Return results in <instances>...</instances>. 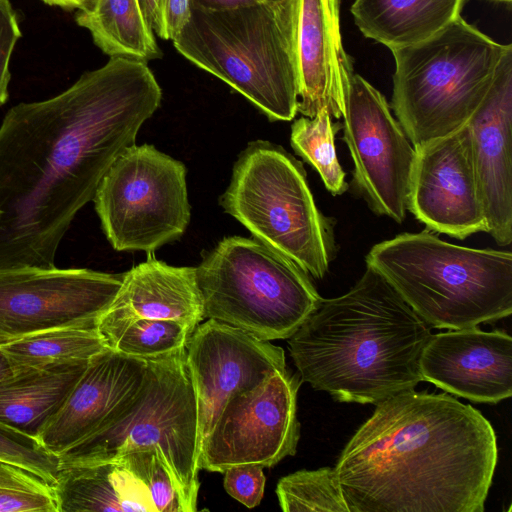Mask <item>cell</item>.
I'll return each instance as SVG.
<instances>
[{
	"mask_svg": "<svg viewBox=\"0 0 512 512\" xmlns=\"http://www.w3.org/2000/svg\"><path fill=\"white\" fill-rule=\"evenodd\" d=\"M327 109L314 117H300L291 127L290 143L294 151L319 173L325 187L333 195L348 189L346 174L338 161L334 144L335 134L342 128L333 123Z\"/></svg>",
	"mask_w": 512,
	"mask_h": 512,
	"instance_id": "obj_26",
	"label": "cell"
},
{
	"mask_svg": "<svg viewBox=\"0 0 512 512\" xmlns=\"http://www.w3.org/2000/svg\"><path fill=\"white\" fill-rule=\"evenodd\" d=\"M147 360L144 385L114 420L58 455L60 466L107 461L158 448L189 512L197 510L200 442L185 347Z\"/></svg>",
	"mask_w": 512,
	"mask_h": 512,
	"instance_id": "obj_8",
	"label": "cell"
},
{
	"mask_svg": "<svg viewBox=\"0 0 512 512\" xmlns=\"http://www.w3.org/2000/svg\"><path fill=\"white\" fill-rule=\"evenodd\" d=\"M276 494L285 512H350L335 467L288 474L279 480Z\"/></svg>",
	"mask_w": 512,
	"mask_h": 512,
	"instance_id": "obj_27",
	"label": "cell"
},
{
	"mask_svg": "<svg viewBox=\"0 0 512 512\" xmlns=\"http://www.w3.org/2000/svg\"><path fill=\"white\" fill-rule=\"evenodd\" d=\"M175 320L195 329L204 320L195 267H176L149 257L124 273L122 285L99 319Z\"/></svg>",
	"mask_w": 512,
	"mask_h": 512,
	"instance_id": "obj_21",
	"label": "cell"
},
{
	"mask_svg": "<svg viewBox=\"0 0 512 512\" xmlns=\"http://www.w3.org/2000/svg\"><path fill=\"white\" fill-rule=\"evenodd\" d=\"M297 112L312 118L327 109L342 117L345 90L353 71L340 32V0H298Z\"/></svg>",
	"mask_w": 512,
	"mask_h": 512,
	"instance_id": "obj_19",
	"label": "cell"
},
{
	"mask_svg": "<svg viewBox=\"0 0 512 512\" xmlns=\"http://www.w3.org/2000/svg\"><path fill=\"white\" fill-rule=\"evenodd\" d=\"M14 374L16 373L12 363L0 347V381L13 376Z\"/></svg>",
	"mask_w": 512,
	"mask_h": 512,
	"instance_id": "obj_36",
	"label": "cell"
},
{
	"mask_svg": "<svg viewBox=\"0 0 512 512\" xmlns=\"http://www.w3.org/2000/svg\"><path fill=\"white\" fill-rule=\"evenodd\" d=\"M511 44L461 16L434 36L392 48V109L413 147L465 125L484 100Z\"/></svg>",
	"mask_w": 512,
	"mask_h": 512,
	"instance_id": "obj_6",
	"label": "cell"
},
{
	"mask_svg": "<svg viewBox=\"0 0 512 512\" xmlns=\"http://www.w3.org/2000/svg\"><path fill=\"white\" fill-rule=\"evenodd\" d=\"M430 326L372 267L345 294L322 298L288 338L302 382L335 401L374 404L423 381Z\"/></svg>",
	"mask_w": 512,
	"mask_h": 512,
	"instance_id": "obj_3",
	"label": "cell"
},
{
	"mask_svg": "<svg viewBox=\"0 0 512 512\" xmlns=\"http://www.w3.org/2000/svg\"><path fill=\"white\" fill-rule=\"evenodd\" d=\"M342 117L358 192L376 214L401 223L407 212L415 148L386 98L354 72L345 90Z\"/></svg>",
	"mask_w": 512,
	"mask_h": 512,
	"instance_id": "obj_13",
	"label": "cell"
},
{
	"mask_svg": "<svg viewBox=\"0 0 512 512\" xmlns=\"http://www.w3.org/2000/svg\"><path fill=\"white\" fill-rule=\"evenodd\" d=\"M88 362L27 370L0 381V423L38 439Z\"/></svg>",
	"mask_w": 512,
	"mask_h": 512,
	"instance_id": "obj_23",
	"label": "cell"
},
{
	"mask_svg": "<svg viewBox=\"0 0 512 512\" xmlns=\"http://www.w3.org/2000/svg\"><path fill=\"white\" fill-rule=\"evenodd\" d=\"M163 463L158 448L99 462L60 466L52 485L58 512H156L149 493Z\"/></svg>",
	"mask_w": 512,
	"mask_h": 512,
	"instance_id": "obj_20",
	"label": "cell"
},
{
	"mask_svg": "<svg viewBox=\"0 0 512 512\" xmlns=\"http://www.w3.org/2000/svg\"><path fill=\"white\" fill-rule=\"evenodd\" d=\"M219 202L255 239L308 275L325 276L335 253L332 226L315 204L302 163L281 146L250 143Z\"/></svg>",
	"mask_w": 512,
	"mask_h": 512,
	"instance_id": "obj_7",
	"label": "cell"
},
{
	"mask_svg": "<svg viewBox=\"0 0 512 512\" xmlns=\"http://www.w3.org/2000/svg\"><path fill=\"white\" fill-rule=\"evenodd\" d=\"M15 373L89 361L108 349L97 327L51 329L1 343Z\"/></svg>",
	"mask_w": 512,
	"mask_h": 512,
	"instance_id": "obj_24",
	"label": "cell"
},
{
	"mask_svg": "<svg viewBox=\"0 0 512 512\" xmlns=\"http://www.w3.org/2000/svg\"><path fill=\"white\" fill-rule=\"evenodd\" d=\"M157 1L158 0H139L141 11L152 31L155 25Z\"/></svg>",
	"mask_w": 512,
	"mask_h": 512,
	"instance_id": "obj_35",
	"label": "cell"
},
{
	"mask_svg": "<svg viewBox=\"0 0 512 512\" xmlns=\"http://www.w3.org/2000/svg\"><path fill=\"white\" fill-rule=\"evenodd\" d=\"M161 100L146 61L110 56L60 94L7 111L0 125V267H55L76 214Z\"/></svg>",
	"mask_w": 512,
	"mask_h": 512,
	"instance_id": "obj_1",
	"label": "cell"
},
{
	"mask_svg": "<svg viewBox=\"0 0 512 512\" xmlns=\"http://www.w3.org/2000/svg\"><path fill=\"white\" fill-rule=\"evenodd\" d=\"M185 353L197 402L200 450L231 396L287 369L280 346L214 319L197 325Z\"/></svg>",
	"mask_w": 512,
	"mask_h": 512,
	"instance_id": "obj_14",
	"label": "cell"
},
{
	"mask_svg": "<svg viewBox=\"0 0 512 512\" xmlns=\"http://www.w3.org/2000/svg\"><path fill=\"white\" fill-rule=\"evenodd\" d=\"M467 124L487 233L505 246L512 241V47Z\"/></svg>",
	"mask_w": 512,
	"mask_h": 512,
	"instance_id": "obj_17",
	"label": "cell"
},
{
	"mask_svg": "<svg viewBox=\"0 0 512 512\" xmlns=\"http://www.w3.org/2000/svg\"><path fill=\"white\" fill-rule=\"evenodd\" d=\"M497 461L480 411L412 389L376 404L335 469L350 512H483Z\"/></svg>",
	"mask_w": 512,
	"mask_h": 512,
	"instance_id": "obj_2",
	"label": "cell"
},
{
	"mask_svg": "<svg viewBox=\"0 0 512 512\" xmlns=\"http://www.w3.org/2000/svg\"><path fill=\"white\" fill-rule=\"evenodd\" d=\"M491 1L504 2V3L511 4V1H512V0H491Z\"/></svg>",
	"mask_w": 512,
	"mask_h": 512,
	"instance_id": "obj_37",
	"label": "cell"
},
{
	"mask_svg": "<svg viewBox=\"0 0 512 512\" xmlns=\"http://www.w3.org/2000/svg\"><path fill=\"white\" fill-rule=\"evenodd\" d=\"M465 0H354L360 32L389 49L422 42L460 17Z\"/></svg>",
	"mask_w": 512,
	"mask_h": 512,
	"instance_id": "obj_22",
	"label": "cell"
},
{
	"mask_svg": "<svg viewBox=\"0 0 512 512\" xmlns=\"http://www.w3.org/2000/svg\"><path fill=\"white\" fill-rule=\"evenodd\" d=\"M204 319L288 339L322 297L309 275L257 239L226 237L196 267Z\"/></svg>",
	"mask_w": 512,
	"mask_h": 512,
	"instance_id": "obj_9",
	"label": "cell"
},
{
	"mask_svg": "<svg viewBox=\"0 0 512 512\" xmlns=\"http://www.w3.org/2000/svg\"><path fill=\"white\" fill-rule=\"evenodd\" d=\"M1 215H2V212L0 211V217H1Z\"/></svg>",
	"mask_w": 512,
	"mask_h": 512,
	"instance_id": "obj_39",
	"label": "cell"
},
{
	"mask_svg": "<svg viewBox=\"0 0 512 512\" xmlns=\"http://www.w3.org/2000/svg\"><path fill=\"white\" fill-rule=\"evenodd\" d=\"M265 482L263 467L257 464L236 465L224 471L226 492L248 508L260 504Z\"/></svg>",
	"mask_w": 512,
	"mask_h": 512,
	"instance_id": "obj_30",
	"label": "cell"
},
{
	"mask_svg": "<svg viewBox=\"0 0 512 512\" xmlns=\"http://www.w3.org/2000/svg\"><path fill=\"white\" fill-rule=\"evenodd\" d=\"M423 381L477 403L496 404L512 395V338L477 326L431 335L421 358Z\"/></svg>",
	"mask_w": 512,
	"mask_h": 512,
	"instance_id": "obj_16",
	"label": "cell"
},
{
	"mask_svg": "<svg viewBox=\"0 0 512 512\" xmlns=\"http://www.w3.org/2000/svg\"><path fill=\"white\" fill-rule=\"evenodd\" d=\"M97 328L108 348L142 359L184 348L194 330L183 322L147 318L99 319Z\"/></svg>",
	"mask_w": 512,
	"mask_h": 512,
	"instance_id": "obj_25",
	"label": "cell"
},
{
	"mask_svg": "<svg viewBox=\"0 0 512 512\" xmlns=\"http://www.w3.org/2000/svg\"><path fill=\"white\" fill-rule=\"evenodd\" d=\"M124 273L0 267V344L63 327H97Z\"/></svg>",
	"mask_w": 512,
	"mask_h": 512,
	"instance_id": "obj_11",
	"label": "cell"
},
{
	"mask_svg": "<svg viewBox=\"0 0 512 512\" xmlns=\"http://www.w3.org/2000/svg\"><path fill=\"white\" fill-rule=\"evenodd\" d=\"M366 264L430 326L460 329L512 313V254L402 233L374 245Z\"/></svg>",
	"mask_w": 512,
	"mask_h": 512,
	"instance_id": "obj_5",
	"label": "cell"
},
{
	"mask_svg": "<svg viewBox=\"0 0 512 512\" xmlns=\"http://www.w3.org/2000/svg\"><path fill=\"white\" fill-rule=\"evenodd\" d=\"M407 210L429 230L460 240L487 232L467 123L415 147Z\"/></svg>",
	"mask_w": 512,
	"mask_h": 512,
	"instance_id": "obj_15",
	"label": "cell"
},
{
	"mask_svg": "<svg viewBox=\"0 0 512 512\" xmlns=\"http://www.w3.org/2000/svg\"><path fill=\"white\" fill-rule=\"evenodd\" d=\"M264 1H278V0H264Z\"/></svg>",
	"mask_w": 512,
	"mask_h": 512,
	"instance_id": "obj_38",
	"label": "cell"
},
{
	"mask_svg": "<svg viewBox=\"0 0 512 512\" xmlns=\"http://www.w3.org/2000/svg\"><path fill=\"white\" fill-rule=\"evenodd\" d=\"M298 0L261 1L229 10L191 7L172 40L187 60L239 92L271 121L297 114Z\"/></svg>",
	"mask_w": 512,
	"mask_h": 512,
	"instance_id": "obj_4",
	"label": "cell"
},
{
	"mask_svg": "<svg viewBox=\"0 0 512 512\" xmlns=\"http://www.w3.org/2000/svg\"><path fill=\"white\" fill-rule=\"evenodd\" d=\"M21 37L18 15L10 0H0V107L9 97L10 59Z\"/></svg>",
	"mask_w": 512,
	"mask_h": 512,
	"instance_id": "obj_31",
	"label": "cell"
},
{
	"mask_svg": "<svg viewBox=\"0 0 512 512\" xmlns=\"http://www.w3.org/2000/svg\"><path fill=\"white\" fill-rule=\"evenodd\" d=\"M49 6L59 7L61 9L72 11H83L90 9L96 0H41Z\"/></svg>",
	"mask_w": 512,
	"mask_h": 512,
	"instance_id": "obj_34",
	"label": "cell"
},
{
	"mask_svg": "<svg viewBox=\"0 0 512 512\" xmlns=\"http://www.w3.org/2000/svg\"><path fill=\"white\" fill-rule=\"evenodd\" d=\"M0 512H58L53 486L22 466L0 459Z\"/></svg>",
	"mask_w": 512,
	"mask_h": 512,
	"instance_id": "obj_28",
	"label": "cell"
},
{
	"mask_svg": "<svg viewBox=\"0 0 512 512\" xmlns=\"http://www.w3.org/2000/svg\"><path fill=\"white\" fill-rule=\"evenodd\" d=\"M302 381L288 369L229 398L202 443L198 466L211 472L232 466H275L295 455L300 438L297 393Z\"/></svg>",
	"mask_w": 512,
	"mask_h": 512,
	"instance_id": "obj_12",
	"label": "cell"
},
{
	"mask_svg": "<svg viewBox=\"0 0 512 512\" xmlns=\"http://www.w3.org/2000/svg\"><path fill=\"white\" fill-rule=\"evenodd\" d=\"M147 360L110 348L92 357L56 415L38 437L49 452L60 455L114 420L137 397Z\"/></svg>",
	"mask_w": 512,
	"mask_h": 512,
	"instance_id": "obj_18",
	"label": "cell"
},
{
	"mask_svg": "<svg viewBox=\"0 0 512 512\" xmlns=\"http://www.w3.org/2000/svg\"><path fill=\"white\" fill-rule=\"evenodd\" d=\"M190 0H158L154 34L164 40H173L190 18Z\"/></svg>",
	"mask_w": 512,
	"mask_h": 512,
	"instance_id": "obj_32",
	"label": "cell"
},
{
	"mask_svg": "<svg viewBox=\"0 0 512 512\" xmlns=\"http://www.w3.org/2000/svg\"><path fill=\"white\" fill-rule=\"evenodd\" d=\"M92 201L117 251L150 254L179 238L190 220L184 164L148 144L120 154Z\"/></svg>",
	"mask_w": 512,
	"mask_h": 512,
	"instance_id": "obj_10",
	"label": "cell"
},
{
	"mask_svg": "<svg viewBox=\"0 0 512 512\" xmlns=\"http://www.w3.org/2000/svg\"><path fill=\"white\" fill-rule=\"evenodd\" d=\"M264 0H190L191 7L208 11L229 10Z\"/></svg>",
	"mask_w": 512,
	"mask_h": 512,
	"instance_id": "obj_33",
	"label": "cell"
},
{
	"mask_svg": "<svg viewBox=\"0 0 512 512\" xmlns=\"http://www.w3.org/2000/svg\"><path fill=\"white\" fill-rule=\"evenodd\" d=\"M0 459L22 466L53 485L60 462L38 439L0 423Z\"/></svg>",
	"mask_w": 512,
	"mask_h": 512,
	"instance_id": "obj_29",
	"label": "cell"
}]
</instances>
